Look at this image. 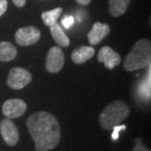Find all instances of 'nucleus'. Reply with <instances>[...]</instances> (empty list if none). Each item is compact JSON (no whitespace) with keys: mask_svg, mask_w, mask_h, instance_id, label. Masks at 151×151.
Returning a JSON list of instances; mask_svg holds the SVG:
<instances>
[{"mask_svg":"<svg viewBox=\"0 0 151 151\" xmlns=\"http://www.w3.org/2000/svg\"><path fill=\"white\" fill-rule=\"evenodd\" d=\"M50 32L52 35L53 39L58 45L62 47H68L70 45V39L67 37V35L65 34V32L63 31L61 26L58 23L54 24L53 26L49 27Z\"/></svg>","mask_w":151,"mask_h":151,"instance_id":"obj_12","label":"nucleus"},{"mask_svg":"<svg viewBox=\"0 0 151 151\" xmlns=\"http://www.w3.org/2000/svg\"><path fill=\"white\" fill-rule=\"evenodd\" d=\"M17 7H24L26 4V0H12Z\"/></svg>","mask_w":151,"mask_h":151,"instance_id":"obj_21","label":"nucleus"},{"mask_svg":"<svg viewBox=\"0 0 151 151\" xmlns=\"http://www.w3.org/2000/svg\"><path fill=\"white\" fill-rule=\"evenodd\" d=\"M7 6H8L7 0H0V17L7 10Z\"/></svg>","mask_w":151,"mask_h":151,"instance_id":"obj_20","label":"nucleus"},{"mask_svg":"<svg viewBox=\"0 0 151 151\" xmlns=\"http://www.w3.org/2000/svg\"><path fill=\"white\" fill-rule=\"evenodd\" d=\"M76 1L81 5H88L91 0H76Z\"/></svg>","mask_w":151,"mask_h":151,"instance_id":"obj_22","label":"nucleus"},{"mask_svg":"<svg viewBox=\"0 0 151 151\" xmlns=\"http://www.w3.org/2000/svg\"><path fill=\"white\" fill-rule=\"evenodd\" d=\"M65 63V56L61 48L58 46L51 47L47 53L45 68L49 73H58L62 70Z\"/></svg>","mask_w":151,"mask_h":151,"instance_id":"obj_7","label":"nucleus"},{"mask_svg":"<svg viewBox=\"0 0 151 151\" xmlns=\"http://www.w3.org/2000/svg\"><path fill=\"white\" fill-rule=\"evenodd\" d=\"M110 32V28L107 24H103L100 22H95L92 29H90L87 38L90 45H96L103 40Z\"/></svg>","mask_w":151,"mask_h":151,"instance_id":"obj_10","label":"nucleus"},{"mask_svg":"<svg viewBox=\"0 0 151 151\" xmlns=\"http://www.w3.org/2000/svg\"><path fill=\"white\" fill-rule=\"evenodd\" d=\"M138 95L140 98L149 99L150 98V70L148 71V74L146 75L145 78L141 81L138 86Z\"/></svg>","mask_w":151,"mask_h":151,"instance_id":"obj_16","label":"nucleus"},{"mask_svg":"<svg viewBox=\"0 0 151 151\" xmlns=\"http://www.w3.org/2000/svg\"><path fill=\"white\" fill-rule=\"evenodd\" d=\"M74 22H75V19L73 16H66L62 19V26L64 27L65 29H70L72 26L74 25Z\"/></svg>","mask_w":151,"mask_h":151,"instance_id":"obj_18","label":"nucleus"},{"mask_svg":"<svg viewBox=\"0 0 151 151\" xmlns=\"http://www.w3.org/2000/svg\"><path fill=\"white\" fill-rule=\"evenodd\" d=\"M32 81V75L26 69L20 67L12 68L9 72L7 84L12 89H22Z\"/></svg>","mask_w":151,"mask_h":151,"instance_id":"obj_4","label":"nucleus"},{"mask_svg":"<svg viewBox=\"0 0 151 151\" xmlns=\"http://www.w3.org/2000/svg\"><path fill=\"white\" fill-rule=\"evenodd\" d=\"M112 129H113L112 139L113 140H117L118 137H119V132L121 131H125V129H126V126L125 125H117V126H115Z\"/></svg>","mask_w":151,"mask_h":151,"instance_id":"obj_19","label":"nucleus"},{"mask_svg":"<svg viewBox=\"0 0 151 151\" xmlns=\"http://www.w3.org/2000/svg\"><path fill=\"white\" fill-rule=\"evenodd\" d=\"M26 110L27 103L19 98L8 99L2 106V113L8 119H17L25 114Z\"/></svg>","mask_w":151,"mask_h":151,"instance_id":"obj_8","label":"nucleus"},{"mask_svg":"<svg viewBox=\"0 0 151 151\" xmlns=\"http://www.w3.org/2000/svg\"><path fill=\"white\" fill-rule=\"evenodd\" d=\"M27 128L35 141L37 151L54 149L61 139L59 122L52 114L38 111L27 119Z\"/></svg>","mask_w":151,"mask_h":151,"instance_id":"obj_1","label":"nucleus"},{"mask_svg":"<svg viewBox=\"0 0 151 151\" xmlns=\"http://www.w3.org/2000/svg\"><path fill=\"white\" fill-rule=\"evenodd\" d=\"M134 141L135 142H134V146L132 151H150L149 148H147V147L144 145V143L142 142L141 138L137 137Z\"/></svg>","mask_w":151,"mask_h":151,"instance_id":"obj_17","label":"nucleus"},{"mask_svg":"<svg viewBox=\"0 0 151 151\" xmlns=\"http://www.w3.org/2000/svg\"><path fill=\"white\" fill-rule=\"evenodd\" d=\"M17 56V49L13 44L8 41L0 42V61L10 62Z\"/></svg>","mask_w":151,"mask_h":151,"instance_id":"obj_13","label":"nucleus"},{"mask_svg":"<svg viewBox=\"0 0 151 151\" xmlns=\"http://www.w3.org/2000/svg\"><path fill=\"white\" fill-rule=\"evenodd\" d=\"M62 12H63V9L61 7L55 8V9H53V10H50V11L43 12L41 15L42 21H43V23L48 27L53 26L54 24L57 23V20L59 19L60 16H61Z\"/></svg>","mask_w":151,"mask_h":151,"instance_id":"obj_15","label":"nucleus"},{"mask_svg":"<svg viewBox=\"0 0 151 151\" xmlns=\"http://www.w3.org/2000/svg\"><path fill=\"white\" fill-rule=\"evenodd\" d=\"M40 38V31L34 26L24 27L17 31L15 35L16 42L21 46H29L35 44Z\"/></svg>","mask_w":151,"mask_h":151,"instance_id":"obj_5","label":"nucleus"},{"mask_svg":"<svg viewBox=\"0 0 151 151\" xmlns=\"http://www.w3.org/2000/svg\"><path fill=\"white\" fill-rule=\"evenodd\" d=\"M132 0H109V11L113 17H120L126 13Z\"/></svg>","mask_w":151,"mask_h":151,"instance_id":"obj_14","label":"nucleus"},{"mask_svg":"<svg viewBox=\"0 0 151 151\" xmlns=\"http://www.w3.org/2000/svg\"><path fill=\"white\" fill-rule=\"evenodd\" d=\"M95 53L94 48L92 46H80L72 52L71 58L75 64H83L87 60L91 59Z\"/></svg>","mask_w":151,"mask_h":151,"instance_id":"obj_11","label":"nucleus"},{"mask_svg":"<svg viewBox=\"0 0 151 151\" xmlns=\"http://www.w3.org/2000/svg\"><path fill=\"white\" fill-rule=\"evenodd\" d=\"M131 114V108L125 101L115 100L104 108L99 116V124L103 129H112L120 125Z\"/></svg>","mask_w":151,"mask_h":151,"instance_id":"obj_3","label":"nucleus"},{"mask_svg":"<svg viewBox=\"0 0 151 151\" xmlns=\"http://www.w3.org/2000/svg\"><path fill=\"white\" fill-rule=\"evenodd\" d=\"M97 61L103 63L108 70H113L121 63V56L110 46H103L99 50Z\"/></svg>","mask_w":151,"mask_h":151,"instance_id":"obj_9","label":"nucleus"},{"mask_svg":"<svg viewBox=\"0 0 151 151\" xmlns=\"http://www.w3.org/2000/svg\"><path fill=\"white\" fill-rule=\"evenodd\" d=\"M0 132H1L3 140L9 146H15L19 142L20 132L16 125L12 122L11 119H3L0 122Z\"/></svg>","mask_w":151,"mask_h":151,"instance_id":"obj_6","label":"nucleus"},{"mask_svg":"<svg viewBox=\"0 0 151 151\" xmlns=\"http://www.w3.org/2000/svg\"><path fill=\"white\" fill-rule=\"evenodd\" d=\"M151 62V44L145 38L139 39L134 43L132 51L127 55L124 63L126 71L132 72L140 70L150 66Z\"/></svg>","mask_w":151,"mask_h":151,"instance_id":"obj_2","label":"nucleus"}]
</instances>
